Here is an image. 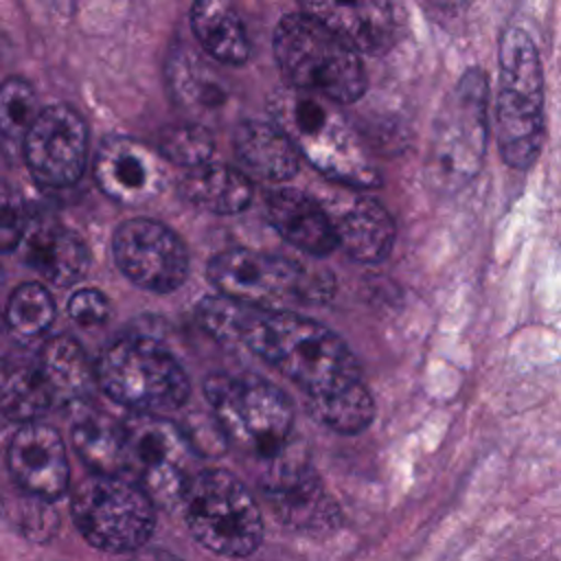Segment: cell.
I'll return each instance as SVG.
<instances>
[{
	"mask_svg": "<svg viewBox=\"0 0 561 561\" xmlns=\"http://www.w3.org/2000/svg\"><path fill=\"white\" fill-rule=\"evenodd\" d=\"M197 320L221 344L245 346L296 383L307 410L366 386L348 344L311 318L208 296L197 305Z\"/></svg>",
	"mask_w": 561,
	"mask_h": 561,
	"instance_id": "1",
	"label": "cell"
},
{
	"mask_svg": "<svg viewBox=\"0 0 561 561\" xmlns=\"http://www.w3.org/2000/svg\"><path fill=\"white\" fill-rule=\"evenodd\" d=\"M267 112L296 151L335 184L346 188L381 184L377 167L333 101L294 88H278L267 99Z\"/></svg>",
	"mask_w": 561,
	"mask_h": 561,
	"instance_id": "2",
	"label": "cell"
},
{
	"mask_svg": "<svg viewBox=\"0 0 561 561\" xmlns=\"http://www.w3.org/2000/svg\"><path fill=\"white\" fill-rule=\"evenodd\" d=\"M272 48L283 77L294 90L333 103L357 101L366 90L359 53L331 26L305 11L278 20Z\"/></svg>",
	"mask_w": 561,
	"mask_h": 561,
	"instance_id": "3",
	"label": "cell"
},
{
	"mask_svg": "<svg viewBox=\"0 0 561 561\" xmlns=\"http://www.w3.org/2000/svg\"><path fill=\"white\" fill-rule=\"evenodd\" d=\"M495 138L502 160L511 169H528L541 153L546 138L543 68L530 35L508 26L497 46Z\"/></svg>",
	"mask_w": 561,
	"mask_h": 561,
	"instance_id": "4",
	"label": "cell"
},
{
	"mask_svg": "<svg viewBox=\"0 0 561 561\" xmlns=\"http://www.w3.org/2000/svg\"><path fill=\"white\" fill-rule=\"evenodd\" d=\"M96 383L136 414L173 412L188 399L182 364L153 337L127 335L107 344L94 366Z\"/></svg>",
	"mask_w": 561,
	"mask_h": 561,
	"instance_id": "5",
	"label": "cell"
},
{
	"mask_svg": "<svg viewBox=\"0 0 561 561\" xmlns=\"http://www.w3.org/2000/svg\"><path fill=\"white\" fill-rule=\"evenodd\" d=\"M204 397L219 432L243 451L270 460L289 445L294 405L274 383L256 375L215 373L204 381Z\"/></svg>",
	"mask_w": 561,
	"mask_h": 561,
	"instance_id": "6",
	"label": "cell"
},
{
	"mask_svg": "<svg viewBox=\"0 0 561 561\" xmlns=\"http://www.w3.org/2000/svg\"><path fill=\"white\" fill-rule=\"evenodd\" d=\"M486 103V75L480 68L467 70L434 121L427 151V180L434 188L458 191L478 175L489 136Z\"/></svg>",
	"mask_w": 561,
	"mask_h": 561,
	"instance_id": "7",
	"label": "cell"
},
{
	"mask_svg": "<svg viewBox=\"0 0 561 561\" xmlns=\"http://www.w3.org/2000/svg\"><path fill=\"white\" fill-rule=\"evenodd\" d=\"M208 280L221 296L248 307L280 311L283 305H316L331 296V276L291 259L248 248H232L208 261Z\"/></svg>",
	"mask_w": 561,
	"mask_h": 561,
	"instance_id": "8",
	"label": "cell"
},
{
	"mask_svg": "<svg viewBox=\"0 0 561 561\" xmlns=\"http://www.w3.org/2000/svg\"><path fill=\"white\" fill-rule=\"evenodd\" d=\"M182 508L191 535L215 554L241 559L261 546L259 504L230 471H197L184 493Z\"/></svg>",
	"mask_w": 561,
	"mask_h": 561,
	"instance_id": "9",
	"label": "cell"
},
{
	"mask_svg": "<svg viewBox=\"0 0 561 561\" xmlns=\"http://www.w3.org/2000/svg\"><path fill=\"white\" fill-rule=\"evenodd\" d=\"M147 491L127 476L85 478L72 493V519L94 548L136 552L149 539L156 511Z\"/></svg>",
	"mask_w": 561,
	"mask_h": 561,
	"instance_id": "10",
	"label": "cell"
},
{
	"mask_svg": "<svg viewBox=\"0 0 561 561\" xmlns=\"http://www.w3.org/2000/svg\"><path fill=\"white\" fill-rule=\"evenodd\" d=\"M125 423V473L140 484L147 495L173 506L184 500V493L195 478V447L186 432L158 414H134Z\"/></svg>",
	"mask_w": 561,
	"mask_h": 561,
	"instance_id": "11",
	"label": "cell"
},
{
	"mask_svg": "<svg viewBox=\"0 0 561 561\" xmlns=\"http://www.w3.org/2000/svg\"><path fill=\"white\" fill-rule=\"evenodd\" d=\"M265 462L261 491L278 522L302 533H327L340 524V508L307 456L287 445Z\"/></svg>",
	"mask_w": 561,
	"mask_h": 561,
	"instance_id": "12",
	"label": "cell"
},
{
	"mask_svg": "<svg viewBox=\"0 0 561 561\" xmlns=\"http://www.w3.org/2000/svg\"><path fill=\"white\" fill-rule=\"evenodd\" d=\"M118 270L138 287L169 294L188 276V250L164 224L134 217L123 221L112 237Z\"/></svg>",
	"mask_w": 561,
	"mask_h": 561,
	"instance_id": "13",
	"label": "cell"
},
{
	"mask_svg": "<svg viewBox=\"0 0 561 561\" xmlns=\"http://www.w3.org/2000/svg\"><path fill=\"white\" fill-rule=\"evenodd\" d=\"M24 162L31 175L53 188L75 184L88 160V127L70 105L39 110L22 140Z\"/></svg>",
	"mask_w": 561,
	"mask_h": 561,
	"instance_id": "14",
	"label": "cell"
},
{
	"mask_svg": "<svg viewBox=\"0 0 561 561\" xmlns=\"http://www.w3.org/2000/svg\"><path fill=\"white\" fill-rule=\"evenodd\" d=\"M99 188L123 206H142L162 193L167 171L160 153L131 138H107L101 142L94 164Z\"/></svg>",
	"mask_w": 561,
	"mask_h": 561,
	"instance_id": "15",
	"label": "cell"
},
{
	"mask_svg": "<svg viewBox=\"0 0 561 561\" xmlns=\"http://www.w3.org/2000/svg\"><path fill=\"white\" fill-rule=\"evenodd\" d=\"M7 467L13 482L31 497L53 502L68 489L66 445L46 423H24L15 430L7 447Z\"/></svg>",
	"mask_w": 561,
	"mask_h": 561,
	"instance_id": "16",
	"label": "cell"
},
{
	"mask_svg": "<svg viewBox=\"0 0 561 561\" xmlns=\"http://www.w3.org/2000/svg\"><path fill=\"white\" fill-rule=\"evenodd\" d=\"M337 234V245L359 263H379L394 243V221L390 213L370 195H342L329 213Z\"/></svg>",
	"mask_w": 561,
	"mask_h": 561,
	"instance_id": "17",
	"label": "cell"
},
{
	"mask_svg": "<svg viewBox=\"0 0 561 561\" xmlns=\"http://www.w3.org/2000/svg\"><path fill=\"white\" fill-rule=\"evenodd\" d=\"M265 215L285 241L311 256H324L337 248L329 210L302 191H272L265 202Z\"/></svg>",
	"mask_w": 561,
	"mask_h": 561,
	"instance_id": "18",
	"label": "cell"
},
{
	"mask_svg": "<svg viewBox=\"0 0 561 561\" xmlns=\"http://www.w3.org/2000/svg\"><path fill=\"white\" fill-rule=\"evenodd\" d=\"M302 9L331 26L357 53L381 55L397 39L394 7L386 2H307Z\"/></svg>",
	"mask_w": 561,
	"mask_h": 561,
	"instance_id": "19",
	"label": "cell"
},
{
	"mask_svg": "<svg viewBox=\"0 0 561 561\" xmlns=\"http://www.w3.org/2000/svg\"><path fill=\"white\" fill-rule=\"evenodd\" d=\"M26 263L48 283L68 287L88 270V248L83 239L61 224H39L26 234Z\"/></svg>",
	"mask_w": 561,
	"mask_h": 561,
	"instance_id": "20",
	"label": "cell"
},
{
	"mask_svg": "<svg viewBox=\"0 0 561 561\" xmlns=\"http://www.w3.org/2000/svg\"><path fill=\"white\" fill-rule=\"evenodd\" d=\"M70 440L81 460L101 476L125 473V423L112 419L94 405L72 408Z\"/></svg>",
	"mask_w": 561,
	"mask_h": 561,
	"instance_id": "21",
	"label": "cell"
},
{
	"mask_svg": "<svg viewBox=\"0 0 561 561\" xmlns=\"http://www.w3.org/2000/svg\"><path fill=\"white\" fill-rule=\"evenodd\" d=\"M232 142L241 167L250 175L270 182H283L296 175L300 167V153L276 123L243 121L234 129Z\"/></svg>",
	"mask_w": 561,
	"mask_h": 561,
	"instance_id": "22",
	"label": "cell"
},
{
	"mask_svg": "<svg viewBox=\"0 0 561 561\" xmlns=\"http://www.w3.org/2000/svg\"><path fill=\"white\" fill-rule=\"evenodd\" d=\"M180 195L202 210L215 215H237L250 206L254 188L243 171L228 164L208 162L182 175Z\"/></svg>",
	"mask_w": 561,
	"mask_h": 561,
	"instance_id": "23",
	"label": "cell"
},
{
	"mask_svg": "<svg viewBox=\"0 0 561 561\" xmlns=\"http://www.w3.org/2000/svg\"><path fill=\"white\" fill-rule=\"evenodd\" d=\"M35 362L53 394L55 405L83 403L92 379H96L85 351L70 335L48 337L42 344Z\"/></svg>",
	"mask_w": 561,
	"mask_h": 561,
	"instance_id": "24",
	"label": "cell"
},
{
	"mask_svg": "<svg viewBox=\"0 0 561 561\" xmlns=\"http://www.w3.org/2000/svg\"><path fill=\"white\" fill-rule=\"evenodd\" d=\"M191 28L210 57L221 64L241 66L250 57L245 26L234 7L219 0H204L191 7Z\"/></svg>",
	"mask_w": 561,
	"mask_h": 561,
	"instance_id": "25",
	"label": "cell"
},
{
	"mask_svg": "<svg viewBox=\"0 0 561 561\" xmlns=\"http://www.w3.org/2000/svg\"><path fill=\"white\" fill-rule=\"evenodd\" d=\"M167 79L173 99L191 110H219L226 103V85L221 79L204 64V59L188 48H178L171 53L167 64Z\"/></svg>",
	"mask_w": 561,
	"mask_h": 561,
	"instance_id": "26",
	"label": "cell"
},
{
	"mask_svg": "<svg viewBox=\"0 0 561 561\" xmlns=\"http://www.w3.org/2000/svg\"><path fill=\"white\" fill-rule=\"evenodd\" d=\"M2 414L15 423H35L50 408L53 394L37 368V362H7L2 368Z\"/></svg>",
	"mask_w": 561,
	"mask_h": 561,
	"instance_id": "27",
	"label": "cell"
},
{
	"mask_svg": "<svg viewBox=\"0 0 561 561\" xmlns=\"http://www.w3.org/2000/svg\"><path fill=\"white\" fill-rule=\"evenodd\" d=\"M55 318V305L48 289L39 283L18 285L4 309V320L18 337H37L48 331Z\"/></svg>",
	"mask_w": 561,
	"mask_h": 561,
	"instance_id": "28",
	"label": "cell"
},
{
	"mask_svg": "<svg viewBox=\"0 0 561 561\" xmlns=\"http://www.w3.org/2000/svg\"><path fill=\"white\" fill-rule=\"evenodd\" d=\"M156 149L160 158L191 171L202 164L213 162L215 140L210 131L199 123H182V125H169L160 129L156 138Z\"/></svg>",
	"mask_w": 561,
	"mask_h": 561,
	"instance_id": "29",
	"label": "cell"
},
{
	"mask_svg": "<svg viewBox=\"0 0 561 561\" xmlns=\"http://www.w3.org/2000/svg\"><path fill=\"white\" fill-rule=\"evenodd\" d=\"M39 112H35V94L28 81L22 77H9L2 83L0 92V127L7 140H24L33 121Z\"/></svg>",
	"mask_w": 561,
	"mask_h": 561,
	"instance_id": "30",
	"label": "cell"
},
{
	"mask_svg": "<svg viewBox=\"0 0 561 561\" xmlns=\"http://www.w3.org/2000/svg\"><path fill=\"white\" fill-rule=\"evenodd\" d=\"M31 230L28 208L18 191L4 186L2 193V219H0V243L4 252H11Z\"/></svg>",
	"mask_w": 561,
	"mask_h": 561,
	"instance_id": "31",
	"label": "cell"
},
{
	"mask_svg": "<svg viewBox=\"0 0 561 561\" xmlns=\"http://www.w3.org/2000/svg\"><path fill=\"white\" fill-rule=\"evenodd\" d=\"M48 504L50 502L31 497V502L26 506H22V511L18 513L15 528L33 541L50 539L59 526V517Z\"/></svg>",
	"mask_w": 561,
	"mask_h": 561,
	"instance_id": "32",
	"label": "cell"
},
{
	"mask_svg": "<svg viewBox=\"0 0 561 561\" xmlns=\"http://www.w3.org/2000/svg\"><path fill=\"white\" fill-rule=\"evenodd\" d=\"M68 316L79 327H85V329L101 327L110 318V300L103 291L92 289V287H83V289H79L70 296Z\"/></svg>",
	"mask_w": 561,
	"mask_h": 561,
	"instance_id": "33",
	"label": "cell"
},
{
	"mask_svg": "<svg viewBox=\"0 0 561 561\" xmlns=\"http://www.w3.org/2000/svg\"><path fill=\"white\" fill-rule=\"evenodd\" d=\"M125 561H182V559L164 548H140L131 552Z\"/></svg>",
	"mask_w": 561,
	"mask_h": 561,
	"instance_id": "34",
	"label": "cell"
}]
</instances>
